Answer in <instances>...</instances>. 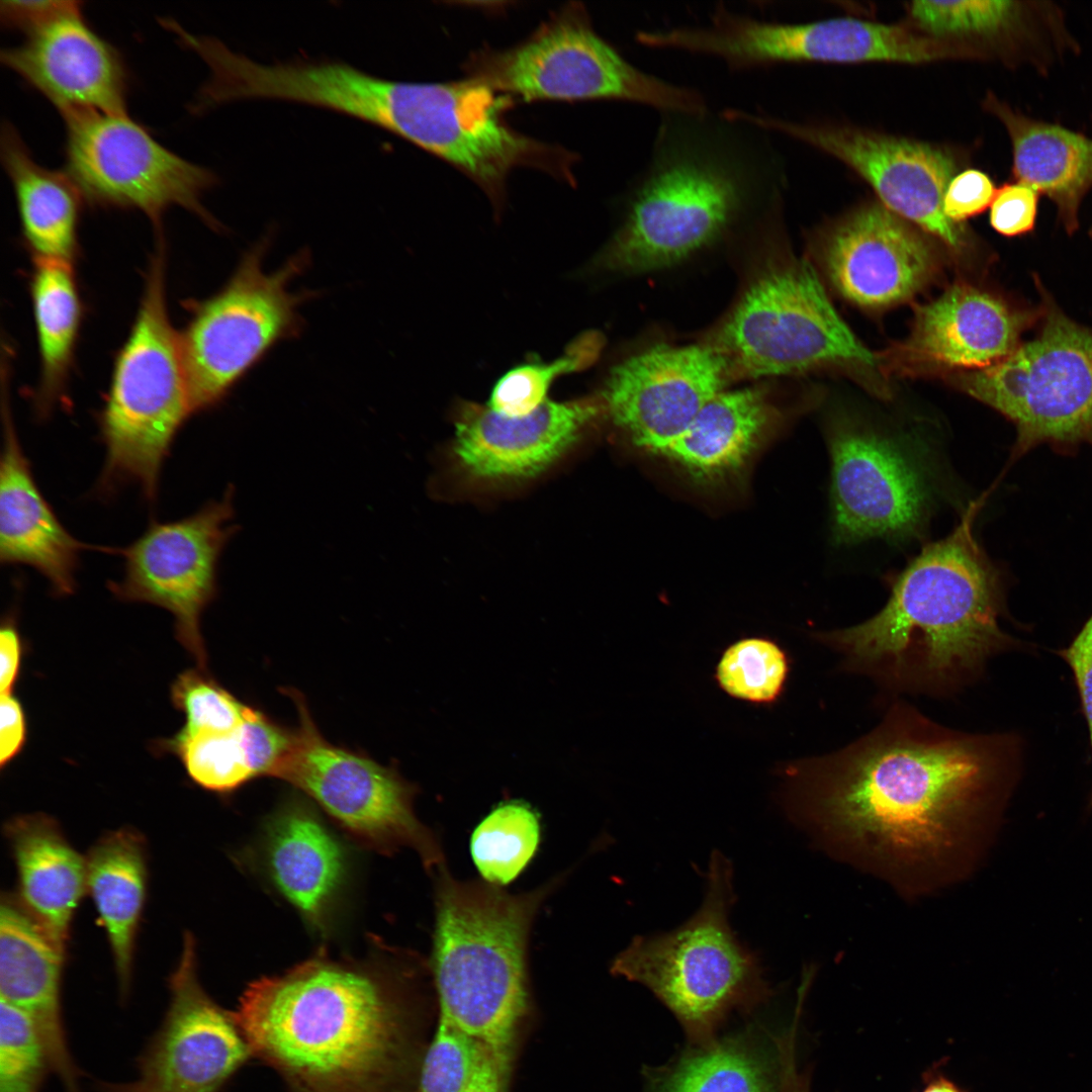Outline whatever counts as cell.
<instances>
[{
	"instance_id": "cell-10",
	"label": "cell",
	"mask_w": 1092,
	"mask_h": 1092,
	"mask_svg": "<svg viewBox=\"0 0 1092 1092\" xmlns=\"http://www.w3.org/2000/svg\"><path fill=\"white\" fill-rule=\"evenodd\" d=\"M710 345L725 358L731 377L785 375L828 363L877 362L836 312L807 261L762 271Z\"/></svg>"
},
{
	"instance_id": "cell-50",
	"label": "cell",
	"mask_w": 1092,
	"mask_h": 1092,
	"mask_svg": "<svg viewBox=\"0 0 1092 1092\" xmlns=\"http://www.w3.org/2000/svg\"><path fill=\"white\" fill-rule=\"evenodd\" d=\"M922 1092H963L952 1082L943 1078L936 1077L925 1087Z\"/></svg>"
},
{
	"instance_id": "cell-24",
	"label": "cell",
	"mask_w": 1092,
	"mask_h": 1092,
	"mask_svg": "<svg viewBox=\"0 0 1092 1092\" xmlns=\"http://www.w3.org/2000/svg\"><path fill=\"white\" fill-rule=\"evenodd\" d=\"M8 404L2 405L0 561L33 568L56 596H69L76 589L80 555L90 546L67 531L41 493Z\"/></svg>"
},
{
	"instance_id": "cell-13",
	"label": "cell",
	"mask_w": 1092,
	"mask_h": 1092,
	"mask_svg": "<svg viewBox=\"0 0 1092 1092\" xmlns=\"http://www.w3.org/2000/svg\"><path fill=\"white\" fill-rule=\"evenodd\" d=\"M299 715L294 745L274 778L296 787L357 836L381 846H410L429 869L443 866L432 833L413 809L415 787L394 768L329 742L302 696L293 690Z\"/></svg>"
},
{
	"instance_id": "cell-33",
	"label": "cell",
	"mask_w": 1092,
	"mask_h": 1092,
	"mask_svg": "<svg viewBox=\"0 0 1092 1092\" xmlns=\"http://www.w3.org/2000/svg\"><path fill=\"white\" fill-rule=\"evenodd\" d=\"M33 262L30 295L40 364L33 407L44 418L64 400L83 307L72 263Z\"/></svg>"
},
{
	"instance_id": "cell-17",
	"label": "cell",
	"mask_w": 1092,
	"mask_h": 1092,
	"mask_svg": "<svg viewBox=\"0 0 1092 1092\" xmlns=\"http://www.w3.org/2000/svg\"><path fill=\"white\" fill-rule=\"evenodd\" d=\"M194 941L184 938L170 979V1004L162 1026L138 1062L129 1082H98L99 1092H218L250 1055L233 1015L206 995L196 974Z\"/></svg>"
},
{
	"instance_id": "cell-38",
	"label": "cell",
	"mask_w": 1092,
	"mask_h": 1092,
	"mask_svg": "<svg viewBox=\"0 0 1092 1092\" xmlns=\"http://www.w3.org/2000/svg\"><path fill=\"white\" fill-rule=\"evenodd\" d=\"M162 746L177 753L193 782L206 790L229 793L255 778L240 728L191 736L177 734Z\"/></svg>"
},
{
	"instance_id": "cell-30",
	"label": "cell",
	"mask_w": 1092,
	"mask_h": 1092,
	"mask_svg": "<svg viewBox=\"0 0 1092 1092\" xmlns=\"http://www.w3.org/2000/svg\"><path fill=\"white\" fill-rule=\"evenodd\" d=\"M267 864L280 893L308 921H323L343 882L341 844L304 804L287 803L268 831Z\"/></svg>"
},
{
	"instance_id": "cell-11",
	"label": "cell",
	"mask_w": 1092,
	"mask_h": 1092,
	"mask_svg": "<svg viewBox=\"0 0 1092 1092\" xmlns=\"http://www.w3.org/2000/svg\"><path fill=\"white\" fill-rule=\"evenodd\" d=\"M475 80L530 99H615L661 113L708 110L701 92L647 73L627 61L574 8L544 25L526 42L480 56Z\"/></svg>"
},
{
	"instance_id": "cell-37",
	"label": "cell",
	"mask_w": 1092,
	"mask_h": 1092,
	"mask_svg": "<svg viewBox=\"0 0 1092 1092\" xmlns=\"http://www.w3.org/2000/svg\"><path fill=\"white\" fill-rule=\"evenodd\" d=\"M601 342L599 334L586 333L551 363L525 364L511 369L494 385L488 406L510 417L532 413L547 399V391L557 377L579 371L594 362Z\"/></svg>"
},
{
	"instance_id": "cell-20",
	"label": "cell",
	"mask_w": 1092,
	"mask_h": 1092,
	"mask_svg": "<svg viewBox=\"0 0 1092 1092\" xmlns=\"http://www.w3.org/2000/svg\"><path fill=\"white\" fill-rule=\"evenodd\" d=\"M1 62L64 118L126 113L127 73L118 51L84 20L81 2L1 52Z\"/></svg>"
},
{
	"instance_id": "cell-32",
	"label": "cell",
	"mask_w": 1092,
	"mask_h": 1092,
	"mask_svg": "<svg viewBox=\"0 0 1092 1092\" xmlns=\"http://www.w3.org/2000/svg\"><path fill=\"white\" fill-rule=\"evenodd\" d=\"M87 889L107 931L121 997L128 994L147 885L145 842L130 829L103 836L86 858Z\"/></svg>"
},
{
	"instance_id": "cell-25",
	"label": "cell",
	"mask_w": 1092,
	"mask_h": 1092,
	"mask_svg": "<svg viewBox=\"0 0 1092 1092\" xmlns=\"http://www.w3.org/2000/svg\"><path fill=\"white\" fill-rule=\"evenodd\" d=\"M64 951L11 899L0 908L1 999L22 1010L46 1048L52 1071L65 1092H82L80 1077L67 1040L61 1008Z\"/></svg>"
},
{
	"instance_id": "cell-43",
	"label": "cell",
	"mask_w": 1092,
	"mask_h": 1092,
	"mask_svg": "<svg viewBox=\"0 0 1092 1092\" xmlns=\"http://www.w3.org/2000/svg\"><path fill=\"white\" fill-rule=\"evenodd\" d=\"M1038 192L1019 182H1010L997 189L990 206L992 228L1005 237L1028 234L1034 229Z\"/></svg>"
},
{
	"instance_id": "cell-44",
	"label": "cell",
	"mask_w": 1092,
	"mask_h": 1092,
	"mask_svg": "<svg viewBox=\"0 0 1092 1092\" xmlns=\"http://www.w3.org/2000/svg\"><path fill=\"white\" fill-rule=\"evenodd\" d=\"M992 179L984 172L969 169L957 174L943 197V212L954 223L973 217L991 206L996 195Z\"/></svg>"
},
{
	"instance_id": "cell-16",
	"label": "cell",
	"mask_w": 1092,
	"mask_h": 1092,
	"mask_svg": "<svg viewBox=\"0 0 1092 1092\" xmlns=\"http://www.w3.org/2000/svg\"><path fill=\"white\" fill-rule=\"evenodd\" d=\"M732 117L766 132H780L834 156L875 189L883 205L959 249L964 236L943 212V197L957 164L929 144L857 129L800 123L762 111L731 108Z\"/></svg>"
},
{
	"instance_id": "cell-1",
	"label": "cell",
	"mask_w": 1092,
	"mask_h": 1092,
	"mask_svg": "<svg viewBox=\"0 0 1092 1092\" xmlns=\"http://www.w3.org/2000/svg\"><path fill=\"white\" fill-rule=\"evenodd\" d=\"M1012 742L941 727L906 705L846 748L779 767L792 813L886 851L925 855L997 813Z\"/></svg>"
},
{
	"instance_id": "cell-34",
	"label": "cell",
	"mask_w": 1092,
	"mask_h": 1092,
	"mask_svg": "<svg viewBox=\"0 0 1092 1092\" xmlns=\"http://www.w3.org/2000/svg\"><path fill=\"white\" fill-rule=\"evenodd\" d=\"M541 839L537 811L519 800L502 802L475 827L470 852L483 881L512 883L535 855Z\"/></svg>"
},
{
	"instance_id": "cell-8",
	"label": "cell",
	"mask_w": 1092,
	"mask_h": 1092,
	"mask_svg": "<svg viewBox=\"0 0 1092 1092\" xmlns=\"http://www.w3.org/2000/svg\"><path fill=\"white\" fill-rule=\"evenodd\" d=\"M267 245L253 246L218 292L193 303L179 334L192 415L217 405L271 349L302 329L299 308L314 293L294 292L290 284L304 271L307 254L267 273Z\"/></svg>"
},
{
	"instance_id": "cell-52",
	"label": "cell",
	"mask_w": 1092,
	"mask_h": 1092,
	"mask_svg": "<svg viewBox=\"0 0 1092 1092\" xmlns=\"http://www.w3.org/2000/svg\"><path fill=\"white\" fill-rule=\"evenodd\" d=\"M1090 235L1092 236V228H1091V231H1090Z\"/></svg>"
},
{
	"instance_id": "cell-5",
	"label": "cell",
	"mask_w": 1092,
	"mask_h": 1092,
	"mask_svg": "<svg viewBox=\"0 0 1092 1092\" xmlns=\"http://www.w3.org/2000/svg\"><path fill=\"white\" fill-rule=\"evenodd\" d=\"M557 881L522 894L439 868L431 970L439 1017L480 1041L510 1078L529 1009L532 922Z\"/></svg>"
},
{
	"instance_id": "cell-41",
	"label": "cell",
	"mask_w": 1092,
	"mask_h": 1092,
	"mask_svg": "<svg viewBox=\"0 0 1092 1092\" xmlns=\"http://www.w3.org/2000/svg\"><path fill=\"white\" fill-rule=\"evenodd\" d=\"M171 698L185 714L186 723L178 733L182 736L235 731L251 709L202 671L193 669L178 675Z\"/></svg>"
},
{
	"instance_id": "cell-46",
	"label": "cell",
	"mask_w": 1092,
	"mask_h": 1092,
	"mask_svg": "<svg viewBox=\"0 0 1092 1092\" xmlns=\"http://www.w3.org/2000/svg\"><path fill=\"white\" fill-rule=\"evenodd\" d=\"M76 1H1L2 23L8 28L28 33L64 11Z\"/></svg>"
},
{
	"instance_id": "cell-7",
	"label": "cell",
	"mask_w": 1092,
	"mask_h": 1092,
	"mask_svg": "<svg viewBox=\"0 0 1092 1092\" xmlns=\"http://www.w3.org/2000/svg\"><path fill=\"white\" fill-rule=\"evenodd\" d=\"M732 880L730 859L714 850L698 911L671 931L635 936L611 966L615 975L646 986L695 1031L764 989L758 956L730 926Z\"/></svg>"
},
{
	"instance_id": "cell-6",
	"label": "cell",
	"mask_w": 1092,
	"mask_h": 1092,
	"mask_svg": "<svg viewBox=\"0 0 1092 1092\" xmlns=\"http://www.w3.org/2000/svg\"><path fill=\"white\" fill-rule=\"evenodd\" d=\"M191 415L179 334L167 311L161 244L97 416L105 459L96 490L107 496L134 484L147 502L154 503L165 460Z\"/></svg>"
},
{
	"instance_id": "cell-39",
	"label": "cell",
	"mask_w": 1092,
	"mask_h": 1092,
	"mask_svg": "<svg viewBox=\"0 0 1092 1092\" xmlns=\"http://www.w3.org/2000/svg\"><path fill=\"white\" fill-rule=\"evenodd\" d=\"M49 1071V1057L32 1022L1 999L0 1092H40Z\"/></svg>"
},
{
	"instance_id": "cell-22",
	"label": "cell",
	"mask_w": 1092,
	"mask_h": 1092,
	"mask_svg": "<svg viewBox=\"0 0 1092 1092\" xmlns=\"http://www.w3.org/2000/svg\"><path fill=\"white\" fill-rule=\"evenodd\" d=\"M823 261L834 288L867 308L908 300L935 270L927 241L883 204L864 206L832 230L824 243Z\"/></svg>"
},
{
	"instance_id": "cell-18",
	"label": "cell",
	"mask_w": 1092,
	"mask_h": 1092,
	"mask_svg": "<svg viewBox=\"0 0 1092 1092\" xmlns=\"http://www.w3.org/2000/svg\"><path fill=\"white\" fill-rule=\"evenodd\" d=\"M730 377L725 358L710 344L659 345L617 365L600 397L633 445L663 455Z\"/></svg>"
},
{
	"instance_id": "cell-9",
	"label": "cell",
	"mask_w": 1092,
	"mask_h": 1092,
	"mask_svg": "<svg viewBox=\"0 0 1092 1092\" xmlns=\"http://www.w3.org/2000/svg\"><path fill=\"white\" fill-rule=\"evenodd\" d=\"M1037 335L1005 359L966 374L962 387L1016 430L1013 458L1040 445L1092 446V328L1067 316L1041 288Z\"/></svg>"
},
{
	"instance_id": "cell-4",
	"label": "cell",
	"mask_w": 1092,
	"mask_h": 1092,
	"mask_svg": "<svg viewBox=\"0 0 1092 1092\" xmlns=\"http://www.w3.org/2000/svg\"><path fill=\"white\" fill-rule=\"evenodd\" d=\"M251 1052L307 1092H363L400 1055L397 1005L368 971L324 956L253 982L233 1015Z\"/></svg>"
},
{
	"instance_id": "cell-36",
	"label": "cell",
	"mask_w": 1092,
	"mask_h": 1092,
	"mask_svg": "<svg viewBox=\"0 0 1092 1092\" xmlns=\"http://www.w3.org/2000/svg\"><path fill=\"white\" fill-rule=\"evenodd\" d=\"M789 669L788 655L777 642L751 637L734 642L724 651L715 678L729 696L767 705L783 694Z\"/></svg>"
},
{
	"instance_id": "cell-23",
	"label": "cell",
	"mask_w": 1092,
	"mask_h": 1092,
	"mask_svg": "<svg viewBox=\"0 0 1092 1092\" xmlns=\"http://www.w3.org/2000/svg\"><path fill=\"white\" fill-rule=\"evenodd\" d=\"M1040 317L968 284H954L916 309L913 330L900 347L912 365L979 370L1005 359Z\"/></svg>"
},
{
	"instance_id": "cell-21",
	"label": "cell",
	"mask_w": 1092,
	"mask_h": 1092,
	"mask_svg": "<svg viewBox=\"0 0 1092 1092\" xmlns=\"http://www.w3.org/2000/svg\"><path fill=\"white\" fill-rule=\"evenodd\" d=\"M603 414L601 397L565 402L546 399L520 417L463 402L455 416L453 457L458 468L475 480L533 477L575 444Z\"/></svg>"
},
{
	"instance_id": "cell-29",
	"label": "cell",
	"mask_w": 1092,
	"mask_h": 1092,
	"mask_svg": "<svg viewBox=\"0 0 1092 1092\" xmlns=\"http://www.w3.org/2000/svg\"><path fill=\"white\" fill-rule=\"evenodd\" d=\"M776 421L777 412L764 391L723 390L662 456L696 483L717 484L743 470Z\"/></svg>"
},
{
	"instance_id": "cell-14",
	"label": "cell",
	"mask_w": 1092,
	"mask_h": 1092,
	"mask_svg": "<svg viewBox=\"0 0 1092 1092\" xmlns=\"http://www.w3.org/2000/svg\"><path fill=\"white\" fill-rule=\"evenodd\" d=\"M233 496L229 487L220 499L187 517L153 521L134 541L115 549L123 559L122 576L108 583L121 601L170 612L178 640L200 669L206 667L200 618L216 595L218 561L236 531Z\"/></svg>"
},
{
	"instance_id": "cell-19",
	"label": "cell",
	"mask_w": 1092,
	"mask_h": 1092,
	"mask_svg": "<svg viewBox=\"0 0 1092 1092\" xmlns=\"http://www.w3.org/2000/svg\"><path fill=\"white\" fill-rule=\"evenodd\" d=\"M726 49L739 71L796 62L921 64L973 56L970 50L899 25L854 18L780 23L747 14L730 23Z\"/></svg>"
},
{
	"instance_id": "cell-26",
	"label": "cell",
	"mask_w": 1092,
	"mask_h": 1092,
	"mask_svg": "<svg viewBox=\"0 0 1092 1092\" xmlns=\"http://www.w3.org/2000/svg\"><path fill=\"white\" fill-rule=\"evenodd\" d=\"M909 11L931 37L976 36L1003 43L1013 60L1040 72L1078 49L1052 2L915 1Z\"/></svg>"
},
{
	"instance_id": "cell-28",
	"label": "cell",
	"mask_w": 1092,
	"mask_h": 1092,
	"mask_svg": "<svg viewBox=\"0 0 1092 1092\" xmlns=\"http://www.w3.org/2000/svg\"><path fill=\"white\" fill-rule=\"evenodd\" d=\"M16 861L23 908L65 951L71 921L87 890L86 858L43 814L16 817L6 825Z\"/></svg>"
},
{
	"instance_id": "cell-12",
	"label": "cell",
	"mask_w": 1092,
	"mask_h": 1092,
	"mask_svg": "<svg viewBox=\"0 0 1092 1092\" xmlns=\"http://www.w3.org/2000/svg\"><path fill=\"white\" fill-rule=\"evenodd\" d=\"M64 120L66 172L84 200L140 210L157 230L171 206L186 208L210 228H219L202 203L204 193L217 182L210 170L162 146L126 113L88 112Z\"/></svg>"
},
{
	"instance_id": "cell-49",
	"label": "cell",
	"mask_w": 1092,
	"mask_h": 1092,
	"mask_svg": "<svg viewBox=\"0 0 1092 1092\" xmlns=\"http://www.w3.org/2000/svg\"><path fill=\"white\" fill-rule=\"evenodd\" d=\"M508 1083L509 1077L488 1053L464 1092H507Z\"/></svg>"
},
{
	"instance_id": "cell-51",
	"label": "cell",
	"mask_w": 1092,
	"mask_h": 1092,
	"mask_svg": "<svg viewBox=\"0 0 1092 1092\" xmlns=\"http://www.w3.org/2000/svg\"><path fill=\"white\" fill-rule=\"evenodd\" d=\"M782 1092H809V1087L804 1083L792 1082L786 1085Z\"/></svg>"
},
{
	"instance_id": "cell-15",
	"label": "cell",
	"mask_w": 1092,
	"mask_h": 1092,
	"mask_svg": "<svg viewBox=\"0 0 1092 1092\" xmlns=\"http://www.w3.org/2000/svg\"><path fill=\"white\" fill-rule=\"evenodd\" d=\"M833 535L851 544L907 539L928 517L932 488L906 445L867 426L841 422L828 434Z\"/></svg>"
},
{
	"instance_id": "cell-48",
	"label": "cell",
	"mask_w": 1092,
	"mask_h": 1092,
	"mask_svg": "<svg viewBox=\"0 0 1092 1092\" xmlns=\"http://www.w3.org/2000/svg\"><path fill=\"white\" fill-rule=\"evenodd\" d=\"M21 650L20 637L14 623L7 619L0 631L1 695L11 694L19 672Z\"/></svg>"
},
{
	"instance_id": "cell-27",
	"label": "cell",
	"mask_w": 1092,
	"mask_h": 1092,
	"mask_svg": "<svg viewBox=\"0 0 1092 1092\" xmlns=\"http://www.w3.org/2000/svg\"><path fill=\"white\" fill-rule=\"evenodd\" d=\"M985 106L1005 126L1012 145V173L1045 195L1069 234L1092 188V139L1057 123L1032 118L990 94Z\"/></svg>"
},
{
	"instance_id": "cell-31",
	"label": "cell",
	"mask_w": 1092,
	"mask_h": 1092,
	"mask_svg": "<svg viewBox=\"0 0 1092 1092\" xmlns=\"http://www.w3.org/2000/svg\"><path fill=\"white\" fill-rule=\"evenodd\" d=\"M1 159L14 191L23 242L33 259L73 264L84 200L76 184L67 172L38 164L10 122L1 129Z\"/></svg>"
},
{
	"instance_id": "cell-47",
	"label": "cell",
	"mask_w": 1092,
	"mask_h": 1092,
	"mask_svg": "<svg viewBox=\"0 0 1092 1092\" xmlns=\"http://www.w3.org/2000/svg\"><path fill=\"white\" fill-rule=\"evenodd\" d=\"M0 763L4 767L22 749L26 726L23 709L11 694L1 695Z\"/></svg>"
},
{
	"instance_id": "cell-35",
	"label": "cell",
	"mask_w": 1092,
	"mask_h": 1092,
	"mask_svg": "<svg viewBox=\"0 0 1092 1092\" xmlns=\"http://www.w3.org/2000/svg\"><path fill=\"white\" fill-rule=\"evenodd\" d=\"M762 1060L737 1043H720L682 1059L657 1092H775Z\"/></svg>"
},
{
	"instance_id": "cell-45",
	"label": "cell",
	"mask_w": 1092,
	"mask_h": 1092,
	"mask_svg": "<svg viewBox=\"0 0 1092 1092\" xmlns=\"http://www.w3.org/2000/svg\"><path fill=\"white\" fill-rule=\"evenodd\" d=\"M1060 655L1074 675L1092 750V614L1071 643L1060 651ZM1090 801L1092 806V793Z\"/></svg>"
},
{
	"instance_id": "cell-2",
	"label": "cell",
	"mask_w": 1092,
	"mask_h": 1092,
	"mask_svg": "<svg viewBox=\"0 0 1092 1092\" xmlns=\"http://www.w3.org/2000/svg\"><path fill=\"white\" fill-rule=\"evenodd\" d=\"M972 503L945 538L926 545L858 625L815 634L851 670L890 688L945 691L1018 645L1000 627L1003 582L974 534Z\"/></svg>"
},
{
	"instance_id": "cell-42",
	"label": "cell",
	"mask_w": 1092,
	"mask_h": 1092,
	"mask_svg": "<svg viewBox=\"0 0 1092 1092\" xmlns=\"http://www.w3.org/2000/svg\"><path fill=\"white\" fill-rule=\"evenodd\" d=\"M240 734L255 778L274 777L296 737L295 730L284 728L252 707L240 727Z\"/></svg>"
},
{
	"instance_id": "cell-3",
	"label": "cell",
	"mask_w": 1092,
	"mask_h": 1092,
	"mask_svg": "<svg viewBox=\"0 0 1092 1092\" xmlns=\"http://www.w3.org/2000/svg\"><path fill=\"white\" fill-rule=\"evenodd\" d=\"M649 160L602 261L615 271L673 265L714 241L780 180L761 129L702 113H662Z\"/></svg>"
},
{
	"instance_id": "cell-40",
	"label": "cell",
	"mask_w": 1092,
	"mask_h": 1092,
	"mask_svg": "<svg viewBox=\"0 0 1092 1092\" xmlns=\"http://www.w3.org/2000/svg\"><path fill=\"white\" fill-rule=\"evenodd\" d=\"M488 1053L476 1038L439 1017L421 1067L419 1092H464Z\"/></svg>"
}]
</instances>
